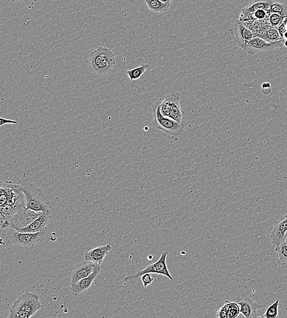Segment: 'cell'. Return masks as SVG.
Here are the masks:
<instances>
[{"instance_id": "obj_29", "label": "cell", "mask_w": 287, "mask_h": 318, "mask_svg": "<svg viewBox=\"0 0 287 318\" xmlns=\"http://www.w3.org/2000/svg\"><path fill=\"white\" fill-rule=\"evenodd\" d=\"M262 93L264 95H269L272 92V88L269 82H264L261 85Z\"/></svg>"}, {"instance_id": "obj_30", "label": "cell", "mask_w": 287, "mask_h": 318, "mask_svg": "<svg viewBox=\"0 0 287 318\" xmlns=\"http://www.w3.org/2000/svg\"><path fill=\"white\" fill-rule=\"evenodd\" d=\"M18 121L11 120H7V119H5L4 118H0V126H3L5 125V124H18Z\"/></svg>"}, {"instance_id": "obj_31", "label": "cell", "mask_w": 287, "mask_h": 318, "mask_svg": "<svg viewBox=\"0 0 287 318\" xmlns=\"http://www.w3.org/2000/svg\"><path fill=\"white\" fill-rule=\"evenodd\" d=\"M160 1L164 3V4H165L171 5V4H172V2L173 1V0H160Z\"/></svg>"}, {"instance_id": "obj_21", "label": "cell", "mask_w": 287, "mask_h": 318, "mask_svg": "<svg viewBox=\"0 0 287 318\" xmlns=\"http://www.w3.org/2000/svg\"><path fill=\"white\" fill-rule=\"evenodd\" d=\"M270 13H277L278 15L287 18V1L284 4H280L275 0H273L272 4L270 8Z\"/></svg>"}, {"instance_id": "obj_19", "label": "cell", "mask_w": 287, "mask_h": 318, "mask_svg": "<svg viewBox=\"0 0 287 318\" xmlns=\"http://www.w3.org/2000/svg\"><path fill=\"white\" fill-rule=\"evenodd\" d=\"M242 24L253 33L255 37H258L264 32L263 22L262 20H254L247 22H242Z\"/></svg>"}, {"instance_id": "obj_7", "label": "cell", "mask_w": 287, "mask_h": 318, "mask_svg": "<svg viewBox=\"0 0 287 318\" xmlns=\"http://www.w3.org/2000/svg\"><path fill=\"white\" fill-rule=\"evenodd\" d=\"M11 308L22 309L33 316L41 308L40 297L34 293H24L14 303Z\"/></svg>"}, {"instance_id": "obj_14", "label": "cell", "mask_w": 287, "mask_h": 318, "mask_svg": "<svg viewBox=\"0 0 287 318\" xmlns=\"http://www.w3.org/2000/svg\"><path fill=\"white\" fill-rule=\"evenodd\" d=\"M112 250V245L106 244L100 247L93 248L85 254V260L95 262L96 264L101 265L105 257Z\"/></svg>"}, {"instance_id": "obj_5", "label": "cell", "mask_w": 287, "mask_h": 318, "mask_svg": "<svg viewBox=\"0 0 287 318\" xmlns=\"http://www.w3.org/2000/svg\"><path fill=\"white\" fill-rule=\"evenodd\" d=\"M180 99L178 93L168 94L161 102V112L164 117L172 118L179 123H184V113L180 106Z\"/></svg>"}, {"instance_id": "obj_22", "label": "cell", "mask_w": 287, "mask_h": 318, "mask_svg": "<svg viewBox=\"0 0 287 318\" xmlns=\"http://www.w3.org/2000/svg\"><path fill=\"white\" fill-rule=\"evenodd\" d=\"M275 248L280 262L283 265H287V239L283 240L278 247Z\"/></svg>"}, {"instance_id": "obj_25", "label": "cell", "mask_w": 287, "mask_h": 318, "mask_svg": "<svg viewBox=\"0 0 287 318\" xmlns=\"http://www.w3.org/2000/svg\"><path fill=\"white\" fill-rule=\"evenodd\" d=\"M241 311H240V306L238 303L229 302L228 318L238 317Z\"/></svg>"}, {"instance_id": "obj_4", "label": "cell", "mask_w": 287, "mask_h": 318, "mask_svg": "<svg viewBox=\"0 0 287 318\" xmlns=\"http://www.w3.org/2000/svg\"><path fill=\"white\" fill-rule=\"evenodd\" d=\"M47 234V228L38 233H22L15 229L7 237V242L10 244L22 246L27 250H33L36 246L42 242Z\"/></svg>"}, {"instance_id": "obj_15", "label": "cell", "mask_w": 287, "mask_h": 318, "mask_svg": "<svg viewBox=\"0 0 287 318\" xmlns=\"http://www.w3.org/2000/svg\"><path fill=\"white\" fill-rule=\"evenodd\" d=\"M241 313L246 318L260 317L257 313L259 309L262 307L260 304L256 303L249 297H245L238 302Z\"/></svg>"}, {"instance_id": "obj_13", "label": "cell", "mask_w": 287, "mask_h": 318, "mask_svg": "<svg viewBox=\"0 0 287 318\" xmlns=\"http://www.w3.org/2000/svg\"><path fill=\"white\" fill-rule=\"evenodd\" d=\"M95 265V262L86 261V260L76 265L72 272L71 284H75L82 279L89 276L93 272Z\"/></svg>"}, {"instance_id": "obj_35", "label": "cell", "mask_w": 287, "mask_h": 318, "mask_svg": "<svg viewBox=\"0 0 287 318\" xmlns=\"http://www.w3.org/2000/svg\"><path fill=\"white\" fill-rule=\"evenodd\" d=\"M284 46H285L287 48V40H285V42H284Z\"/></svg>"}, {"instance_id": "obj_8", "label": "cell", "mask_w": 287, "mask_h": 318, "mask_svg": "<svg viewBox=\"0 0 287 318\" xmlns=\"http://www.w3.org/2000/svg\"><path fill=\"white\" fill-rule=\"evenodd\" d=\"M285 40H282L277 42H268L259 37H255L248 42L244 51L248 54L254 55L262 51H271L284 46Z\"/></svg>"}, {"instance_id": "obj_18", "label": "cell", "mask_w": 287, "mask_h": 318, "mask_svg": "<svg viewBox=\"0 0 287 318\" xmlns=\"http://www.w3.org/2000/svg\"><path fill=\"white\" fill-rule=\"evenodd\" d=\"M257 37L263 39V40L268 41V42H277V41L282 40L278 29L276 28L273 27L262 33Z\"/></svg>"}, {"instance_id": "obj_2", "label": "cell", "mask_w": 287, "mask_h": 318, "mask_svg": "<svg viewBox=\"0 0 287 318\" xmlns=\"http://www.w3.org/2000/svg\"><path fill=\"white\" fill-rule=\"evenodd\" d=\"M90 63L93 73L106 76L116 65L115 55L111 50L99 47L91 53Z\"/></svg>"}, {"instance_id": "obj_16", "label": "cell", "mask_w": 287, "mask_h": 318, "mask_svg": "<svg viewBox=\"0 0 287 318\" xmlns=\"http://www.w3.org/2000/svg\"><path fill=\"white\" fill-rule=\"evenodd\" d=\"M273 0H253L241 11V15H246L259 10H269Z\"/></svg>"}, {"instance_id": "obj_20", "label": "cell", "mask_w": 287, "mask_h": 318, "mask_svg": "<svg viewBox=\"0 0 287 318\" xmlns=\"http://www.w3.org/2000/svg\"><path fill=\"white\" fill-rule=\"evenodd\" d=\"M149 68L148 64H143V65L137 67L136 68L132 69L131 70L127 71V75L130 79L131 81L133 80H136L140 79L143 74H144Z\"/></svg>"}, {"instance_id": "obj_17", "label": "cell", "mask_w": 287, "mask_h": 318, "mask_svg": "<svg viewBox=\"0 0 287 318\" xmlns=\"http://www.w3.org/2000/svg\"><path fill=\"white\" fill-rule=\"evenodd\" d=\"M147 7L152 12L156 14L166 12L170 8V5L165 4L160 0H145Z\"/></svg>"}, {"instance_id": "obj_12", "label": "cell", "mask_w": 287, "mask_h": 318, "mask_svg": "<svg viewBox=\"0 0 287 318\" xmlns=\"http://www.w3.org/2000/svg\"><path fill=\"white\" fill-rule=\"evenodd\" d=\"M287 231V214L280 217L275 223L271 233L272 244L276 248L285 240Z\"/></svg>"}, {"instance_id": "obj_34", "label": "cell", "mask_w": 287, "mask_h": 318, "mask_svg": "<svg viewBox=\"0 0 287 318\" xmlns=\"http://www.w3.org/2000/svg\"><path fill=\"white\" fill-rule=\"evenodd\" d=\"M283 40H287V31L285 33H284Z\"/></svg>"}, {"instance_id": "obj_23", "label": "cell", "mask_w": 287, "mask_h": 318, "mask_svg": "<svg viewBox=\"0 0 287 318\" xmlns=\"http://www.w3.org/2000/svg\"><path fill=\"white\" fill-rule=\"evenodd\" d=\"M280 300H277L266 309L264 317L266 318H276L278 316V308Z\"/></svg>"}, {"instance_id": "obj_1", "label": "cell", "mask_w": 287, "mask_h": 318, "mask_svg": "<svg viewBox=\"0 0 287 318\" xmlns=\"http://www.w3.org/2000/svg\"><path fill=\"white\" fill-rule=\"evenodd\" d=\"M20 186L22 192L26 195L27 210L37 212L50 211L49 199L42 190L28 180L21 181Z\"/></svg>"}, {"instance_id": "obj_6", "label": "cell", "mask_w": 287, "mask_h": 318, "mask_svg": "<svg viewBox=\"0 0 287 318\" xmlns=\"http://www.w3.org/2000/svg\"><path fill=\"white\" fill-rule=\"evenodd\" d=\"M168 252L167 251H163L161 258L158 261L153 264H149L144 269L139 271L134 274L127 276L124 279L125 282H130L140 277L145 273H157V274L163 275L167 276L170 280H173V277L171 275L169 270L168 269L166 259Z\"/></svg>"}, {"instance_id": "obj_10", "label": "cell", "mask_w": 287, "mask_h": 318, "mask_svg": "<svg viewBox=\"0 0 287 318\" xmlns=\"http://www.w3.org/2000/svg\"><path fill=\"white\" fill-rule=\"evenodd\" d=\"M101 270V265L96 264L93 272L89 276L82 279L75 284H72L71 286L72 294L77 296V295L81 294L82 292L89 289L91 286L92 285L93 281L100 273Z\"/></svg>"}, {"instance_id": "obj_3", "label": "cell", "mask_w": 287, "mask_h": 318, "mask_svg": "<svg viewBox=\"0 0 287 318\" xmlns=\"http://www.w3.org/2000/svg\"><path fill=\"white\" fill-rule=\"evenodd\" d=\"M161 102H156L152 106L154 117V126L156 129L166 133L170 138L176 140L183 134L185 124L179 123L172 118L163 116L161 112Z\"/></svg>"}, {"instance_id": "obj_33", "label": "cell", "mask_w": 287, "mask_h": 318, "mask_svg": "<svg viewBox=\"0 0 287 318\" xmlns=\"http://www.w3.org/2000/svg\"><path fill=\"white\" fill-rule=\"evenodd\" d=\"M283 22L284 24H285V28H286V30L287 31V18H285V19H284L283 20Z\"/></svg>"}, {"instance_id": "obj_24", "label": "cell", "mask_w": 287, "mask_h": 318, "mask_svg": "<svg viewBox=\"0 0 287 318\" xmlns=\"http://www.w3.org/2000/svg\"><path fill=\"white\" fill-rule=\"evenodd\" d=\"M268 19L272 27L276 28V29H277V28L282 24L285 18L277 13H271L270 14Z\"/></svg>"}, {"instance_id": "obj_28", "label": "cell", "mask_w": 287, "mask_h": 318, "mask_svg": "<svg viewBox=\"0 0 287 318\" xmlns=\"http://www.w3.org/2000/svg\"><path fill=\"white\" fill-rule=\"evenodd\" d=\"M141 277L143 286L145 287L150 285V284H151L152 282L154 280V278L153 276H152L151 273H145V274L143 275Z\"/></svg>"}, {"instance_id": "obj_11", "label": "cell", "mask_w": 287, "mask_h": 318, "mask_svg": "<svg viewBox=\"0 0 287 318\" xmlns=\"http://www.w3.org/2000/svg\"><path fill=\"white\" fill-rule=\"evenodd\" d=\"M51 219V212H41L38 218L26 227L17 229L16 230L22 233H38L47 228Z\"/></svg>"}, {"instance_id": "obj_32", "label": "cell", "mask_w": 287, "mask_h": 318, "mask_svg": "<svg viewBox=\"0 0 287 318\" xmlns=\"http://www.w3.org/2000/svg\"><path fill=\"white\" fill-rule=\"evenodd\" d=\"M7 2L10 3H15V2H25L27 1V0H7Z\"/></svg>"}, {"instance_id": "obj_27", "label": "cell", "mask_w": 287, "mask_h": 318, "mask_svg": "<svg viewBox=\"0 0 287 318\" xmlns=\"http://www.w3.org/2000/svg\"><path fill=\"white\" fill-rule=\"evenodd\" d=\"M230 301L226 300L222 307H220L216 312V316L219 318L228 317V305Z\"/></svg>"}, {"instance_id": "obj_26", "label": "cell", "mask_w": 287, "mask_h": 318, "mask_svg": "<svg viewBox=\"0 0 287 318\" xmlns=\"http://www.w3.org/2000/svg\"><path fill=\"white\" fill-rule=\"evenodd\" d=\"M32 316L29 313L22 309L11 308L10 311L9 317L11 318H29Z\"/></svg>"}, {"instance_id": "obj_36", "label": "cell", "mask_w": 287, "mask_h": 318, "mask_svg": "<svg viewBox=\"0 0 287 318\" xmlns=\"http://www.w3.org/2000/svg\"><path fill=\"white\" fill-rule=\"evenodd\" d=\"M285 237V239H287V231L286 232Z\"/></svg>"}, {"instance_id": "obj_9", "label": "cell", "mask_w": 287, "mask_h": 318, "mask_svg": "<svg viewBox=\"0 0 287 318\" xmlns=\"http://www.w3.org/2000/svg\"><path fill=\"white\" fill-rule=\"evenodd\" d=\"M234 35L236 45L243 51L248 42L255 37L253 33L238 20L234 25Z\"/></svg>"}]
</instances>
